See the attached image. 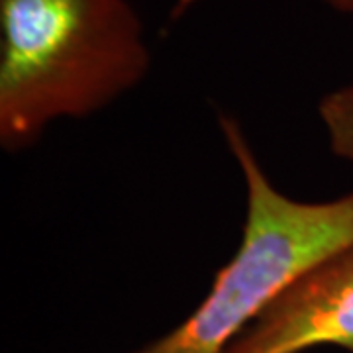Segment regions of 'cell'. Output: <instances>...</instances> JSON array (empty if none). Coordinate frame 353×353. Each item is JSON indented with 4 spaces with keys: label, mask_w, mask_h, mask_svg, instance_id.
Masks as SVG:
<instances>
[{
    "label": "cell",
    "mask_w": 353,
    "mask_h": 353,
    "mask_svg": "<svg viewBox=\"0 0 353 353\" xmlns=\"http://www.w3.org/2000/svg\"><path fill=\"white\" fill-rule=\"evenodd\" d=\"M152 65L130 0H0V143L22 152L59 118H85Z\"/></svg>",
    "instance_id": "cell-1"
},
{
    "label": "cell",
    "mask_w": 353,
    "mask_h": 353,
    "mask_svg": "<svg viewBox=\"0 0 353 353\" xmlns=\"http://www.w3.org/2000/svg\"><path fill=\"white\" fill-rule=\"evenodd\" d=\"M218 124L245 181L240 248L179 326L132 353H226L299 279L353 245V192L328 202L290 199L267 179L240 122L220 114Z\"/></svg>",
    "instance_id": "cell-2"
},
{
    "label": "cell",
    "mask_w": 353,
    "mask_h": 353,
    "mask_svg": "<svg viewBox=\"0 0 353 353\" xmlns=\"http://www.w3.org/2000/svg\"><path fill=\"white\" fill-rule=\"evenodd\" d=\"M353 353V245L316 265L285 290L226 353Z\"/></svg>",
    "instance_id": "cell-3"
},
{
    "label": "cell",
    "mask_w": 353,
    "mask_h": 353,
    "mask_svg": "<svg viewBox=\"0 0 353 353\" xmlns=\"http://www.w3.org/2000/svg\"><path fill=\"white\" fill-rule=\"evenodd\" d=\"M320 116L332 152L353 161V85L326 94L320 102Z\"/></svg>",
    "instance_id": "cell-4"
},
{
    "label": "cell",
    "mask_w": 353,
    "mask_h": 353,
    "mask_svg": "<svg viewBox=\"0 0 353 353\" xmlns=\"http://www.w3.org/2000/svg\"><path fill=\"white\" fill-rule=\"evenodd\" d=\"M332 10L340 14H353V0H324Z\"/></svg>",
    "instance_id": "cell-5"
}]
</instances>
